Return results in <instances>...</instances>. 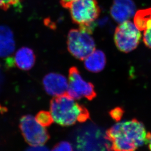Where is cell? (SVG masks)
Instances as JSON below:
<instances>
[{
  "label": "cell",
  "mask_w": 151,
  "mask_h": 151,
  "mask_svg": "<svg viewBox=\"0 0 151 151\" xmlns=\"http://www.w3.org/2000/svg\"><path fill=\"white\" fill-rule=\"evenodd\" d=\"M149 134L144 125L137 120H118L107 132L111 149L134 151L147 143Z\"/></svg>",
  "instance_id": "6da1fadb"
},
{
  "label": "cell",
  "mask_w": 151,
  "mask_h": 151,
  "mask_svg": "<svg viewBox=\"0 0 151 151\" xmlns=\"http://www.w3.org/2000/svg\"><path fill=\"white\" fill-rule=\"evenodd\" d=\"M50 113L53 121L62 126H70L85 121L88 116L85 109L67 93L51 99Z\"/></svg>",
  "instance_id": "7a4b0ae2"
},
{
  "label": "cell",
  "mask_w": 151,
  "mask_h": 151,
  "mask_svg": "<svg viewBox=\"0 0 151 151\" xmlns=\"http://www.w3.org/2000/svg\"><path fill=\"white\" fill-rule=\"evenodd\" d=\"M73 22L79 25V29L92 33L93 24L100 13L96 0H76L69 7Z\"/></svg>",
  "instance_id": "3957f363"
},
{
  "label": "cell",
  "mask_w": 151,
  "mask_h": 151,
  "mask_svg": "<svg viewBox=\"0 0 151 151\" xmlns=\"http://www.w3.org/2000/svg\"><path fill=\"white\" fill-rule=\"evenodd\" d=\"M91 33L81 29H72L68 35V49L76 58L83 60L96 49V43Z\"/></svg>",
  "instance_id": "277c9868"
},
{
  "label": "cell",
  "mask_w": 151,
  "mask_h": 151,
  "mask_svg": "<svg viewBox=\"0 0 151 151\" xmlns=\"http://www.w3.org/2000/svg\"><path fill=\"white\" fill-rule=\"evenodd\" d=\"M141 38L140 30L129 20L119 24L114 32V43L117 49L123 52L134 50L139 44Z\"/></svg>",
  "instance_id": "5b68a950"
},
{
  "label": "cell",
  "mask_w": 151,
  "mask_h": 151,
  "mask_svg": "<svg viewBox=\"0 0 151 151\" xmlns=\"http://www.w3.org/2000/svg\"><path fill=\"white\" fill-rule=\"evenodd\" d=\"M19 126L24 139L30 146L44 145L50 137L45 127L31 115L23 116Z\"/></svg>",
  "instance_id": "8992f818"
},
{
  "label": "cell",
  "mask_w": 151,
  "mask_h": 151,
  "mask_svg": "<svg viewBox=\"0 0 151 151\" xmlns=\"http://www.w3.org/2000/svg\"><path fill=\"white\" fill-rule=\"evenodd\" d=\"M67 93L76 100L91 99L96 96L94 87L86 80L78 70L72 68L69 71Z\"/></svg>",
  "instance_id": "52a82bcc"
},
{
  "label": "cell",
  "mask_w": 151,
  "mask_h": 151,
  "mask_svg": "<svg viewBox=\"0 0 151 151\" xmlns=\"http://www.w3.org/2000/svg\"><path fill=\"white\" fill-rule=\"evenodd\" d=\"M43 84L46 93L54 97L67 93L68 78L63 74L49 73L44 77Z\"/></svg>",
  "instance_id": "ba28073f"
},
{
  "label": "cell",
  "mask_w": 151,
  "mask_h": 151,
  "mask_svg": "<svg viewBox=\"0 0 151 151\" xmlns=\"http://www.w3.org/2000/svg\"><path fill=\"white\" fill-rule=\"evenodd\" d=\"M136 6L132 0H114L110 13L116 22L120 24L134 16Z\"/></svg>",
  "instance_id": "9c48e42d"
},
{
  "label": "cell",
  "mask_w": 151,
  "mask_h": 151,
  "mask_svg": "<svg viewBox=\"0 0 151 151\" xmlns=\"http://www.w3.org/2000/svg\"><path fill=\"white\" fill-rule=\"evenodd\" d=\"M84 67L88 71L99 73L105 68L107 59L103 51L95 49L83 59Z\"/></svg>",
  "instance_id": "30bf717a"
},
{
  "label": "cell",
  "mask_w": 151,
  "mask_h": 151,
  "mask_svg": "<svg viewBox=\"0 0 151 151\" xmlns=\"http://www.w3.org/2000/svg\"><path fill=\"white\" fill-rule=\"evenodd\" d=\"M14 61L17 67L21 70H30L35 62L34 51L28 47H24L20 48L15 53Z\"/></svg>",
  "instance_id": "8fae6325"
},
{
  "label": "cell",
  "mask_w": 151,
  "mask_h": 151,
  "mask_svg": "<svg viewBox=\"0 0 151 151\" xmlns=\"http://www.w3.org/2000/svg\"><path fill=\"white\" fill-rule=\"evenodd\" d=\"M151 20V8L138 10L134 15V24L140 30H145Z\"/></svg>",
  "instance_id": "7c38bea8"
},
{
  "label": "cell",
  "mask_w": 151,
  "mask_h": 151,
  "mask_svg": "<svg viewBox=\"0 0 151 151\" xmlns=\"http://www.w3.org/2000/svg\"><path fill=\"white\" fill-rule=\"evenodd\" d=\"M15 49V43L13 39L0 42V57L4 58L11 55Z\"/></svg>",
  "instance_id": "4fadbf2b"
},
{
  "label": "cell",
  "mask_w": 151,
  "mask_h": 151,
  "mask_svg": "<svg viewBox=\"0 0 151 151\" xmlns=\"http://www.w3.org/2000/svg\"><path fill=\"white\" fill-rule=\"evenodd\" d=\"M35 118L39 124L45 127H49L54 122L50 113L45 111H39Z\"/></svg>",
  "instance_id": "5bb4252c"
},
{
  "label": "cell",
  "mask_w": 151,
  "mask_h": 151,
  "mask_svg": "<svg viewBox=\"0 0 151 151\" xmlns=\"http://www.w3.org/2000/svg\"><path fill=\"white\" fill-rule=\"evenodd\" d=\"M13 39V32L6 26H0V42Z\"/></svg>",
  "instance_id": "9a60e30c"
},
{
  "label": "cell",
  "mask_w": 151,
  "mask_h": 151,
  "mask_svg": "<svg viewBox=\"0 0 151 151\" xmlns=\"http://www.w3.org/2000/svg\"><path fill=\"white\" fill-rule=\"evenodd\" d=\"M143 40L146 46L151 49V20L148 24L147 29L144 30Z\"/></svg>",
  "instance_id": "2e32d148"
},
{
  "label": "cell",
  "mask_w": 151,
  "mask_h": 151,
  "mask_svg": "<svg viewBox=\"0 0 151 151\" xmlns=\"http://www.w3.org/2000/svg\"><path fill=\"white\" fill-rule=\"evenodd\" d=\"M73 146L68 141H61L56 144L52 149L53 151H72Z\"/></svg>",
  "instance_id": "e0dca14e"
},
{
  "label": "cell",
  "mask_w": 151,
  "mask_h": 151,
  "mask_svg": "<svg viewBox=\"0 0 151 151\" xmlns=\"http://www.w3.org/2000/svg\"><path fill=\"white\" fill-rule=\"evenodd\" d=\"M21 0H0V8L7 10L11 6L19 4Z\"/></svg>",
  "instance_id": "ac0fdd59"
},
{
  "label": "cell",
  "mask_w": 151,
  "mask_h": 151,
  "mask_svg": "<svg viewBox=\"0 0 151 151\" xmlns=\"http://www.w3.org/2000/svg\"><path fill=\"white\" fill-rule=\"evenodd\" d=\"M123 111L121 109L116 108L113 110L111 112V116L114 119L117 121L120 120L121 116H122Z\"/></svg>",
  "instance_id": "d6986e66"
},
{
  "label": "cell",
  "mask_w": 151,
  "mask_h": 151,
  "mask_svg": "<svg viewBox=\"0 0 151 151\" xmlns=\"http://www.w3.org/2000/svg\"><path fill=\"white\" fill-rule=\"evenodd\" d=\"M27 150L29 151H47L49 149L45 146L44 145H37L30 146Z\"/></svg>",
  "instance_id": "ffe728a7"
},
{
  "label": "cell",
  "mask_w": 151,
  "mask_h": 151,
  "mask_svg": "<svg viewBox=\"0 0 151 151\" xmlns=\"http://www.w3.org/2000/svg\"><path fill=\"white\" fill-rule=\"evenodd\" d=\"M74 1L76 0H60V2L63 7L68 9Z\"/></svg>",
  "instance_id": "44dd1931"
},
{
  "label": "cell",
  "mask_w": 151,
  "mask_h": 151,
  "mask_svg": "<svg viewBox=\"0 0 151 151\" xmlns=\"http://www.w3.org/2000/svg\"><path fill=\"white\" fill-rule=\"evenodd\" d=\"M147 144H148L149 147L150 149V150H151V134H149Z\"/></svg>",
  "instance_id": "7402d4cb"
},
{
  "label": "cell",
  "mask_w": 151,
  "mask_h": 151,
  "mask_svg": "<svg viewBox=\"0 0 151 151\" xmlns=\"http://www.w3.org/2000/svg\"><path fill=\"white\" fill-rule=\"evenodd\" d=\"M1 109V105H0V109Z\"/></svg>",
  "instance_id": "603a6c76"
}]
</instances>
